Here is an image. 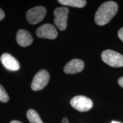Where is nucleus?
Returning <instances> with one entry per match:
<instances>
[{
  "label": "nucleus",
  "mask_w": 123,
  "mask_h": 123,
  "mask_svg": "<svg viewBox=\"0 0 123 123\" xmlns=\"http://www.w3.org/2000/svg\"><path fill=\"white\" fill-rule=\"evenodd\" d=\"M36 34L39 38L54 39L57 37L58 31L53 25L46 24L41 25L37 29Z\"/></svg>",
  "instance_id": "nucleus-7"
},
{
  "label": "nucleus",
  "mask_w": 123,
  "mask_h": 123,
  "mask_svg": "<svg viewBox=\"0 0 123 123\" xmlns=\"http://www.w3.org/2000/svg\"><path fill=\"white\" fill-rule=\"evenodd\" d=\"M10 123H22L21 122V121H18V120H13V121H12Z\"/></svg>",
  "instance_id": "nucleus-18"
},
{
  "label": "nucleus",
  "mask_w": 123,
  "mask_h": 123,
  "mask_svg": "<svg viewBox=\"0 0 123 123\" xmlns=\"http://www.w3.org/2000/svg\"><path fill=\"white\" fill-rule=\"evenodd\" d=\"M118 83H119V85L121 87L123 88V76L119 78V80H118Z\"/></svg>",
  "instance_id": "nucleus-16"
},
{
  "label": "nucleus",
  "mask_w": 123,
  "mask_h": 123,
  "mask_svg": "<svg viewBox=\"0 0 123 123\" xmlns=\"http://www.w3.org/2000/svg\"><path fill=\"white\" fill-rule=\"evenodd\" d=\"M27 117L31 123H43L36 111L30 109L27 112Z\"/></svg>",
  "instance_id": "nucleus-12"
},
{
  "label": "nucleus",
  "mask_w": 123,
  "mask_h": 123,
  "mask_svg": "<svg viewBox=\"0 0 123 123\" xmlns=\"http://www.w3.org/2000/svg\"><path fill=\"white\" fill-rule=\"evenodd\" d=\"M68 12V9L66 7H58L54 11L55 15L54 22L56 26L61 31H63L67 28Z\"/></svg>",
  "instance_id": "nucleus-3"
},
{
  "label": "nucleus",
  "mask_w": 123,
  "mask_h": 123,
  "mask_svg": "<svg viewBox=\"0 0 123 123\" xmlns=\"http://www.w3.org/2000/svg\"><path fill=\"white\" fill-rule=\"evenodd\" d=\"M61 123H69L68 122V119L66 117H64L63 119L62 120Z\"/></svg>",
  "instance_id": "nucleus-17"
},
{
  "label": "nucleus",
  "mask_w": 123,
  "mask_h": 123,
  "mask_svg": "<svg viewBox=\"0 0 123 123\" xmlns=\"http://www.w3.org/2000/svg\"><path fill=\"white\" fill-rule=\"evenodd\" d=\"M46 12L45 7L42 6H38L29 9L26 15L27 21L31 25L37 24L43 19Z\"/></svg>",
  "instance_id": "nucleus-5"
},
{
  "label": "nucleus",
  "mask_w": 123,
  "mask_h": 123,
  "mask_svg": "<svg viewBox=\"0 0 123 123\" xmlns=\"http://www.w3.org/2000/svg\"><path fill=\"white\" fill-rule=\"evenodd\" d=\"M58 2L64 6L81 8L85 6L87 1L84 0H59Z\"/></svg>",
  "instance_id": "nucleus-11"
},
{
  "label": "nucleus",
  "mask_w": 123,
  "mask_h": 123,
  "mask_svg": "<svg viewBox=\"0 0 123 123\" xmlns=\"http://www.w3.org/2000/svg\"><path fill=\"white\" fill-rule=\"evenodd\" d=\"M118 37L123 42V27L120 29L119 32H118Z\"/></svg>",
  "instance_id": "nucleus-14"
},
{
  "label": "nucleus",
  "mask_w": 123,
  "mask_h": 123,
  "mask_svg": "<svg viewBox=\"0 0 123 123\" xmlns=\"http://www.w3.org/2000/svg\"><path fill=\"white\" fill-rule=\"evenodd\" d=\"M16 40L19 45L22 47H27L32 43L33 38L29 31L21 29L17 33Z\"/></svg>",
  "instance_id": "nucleus-10"
},
{
  "label": "nucleus",
  "mask_w": 123,
  "mask_h": 123,
  "mask_svg": "<svg viewBox=\"0 0 123 123\" xmlns=\"http://www.w3.org/2000/svg\"><path fill=\"white\" fill-rule=\"evenodd\" d=\"M84 67L83 61L80 59H74L66 64L64 67V72L68 74H75L82 71Z\"/></svg>",
  "instance_id": "nucleus-8"
},
{
  "label": "nucleus",
  "mask_w": 123,
  "mask_h": 123,
  "mask_svg": "<svg viewBox=\"0 0 123 123\" xmlns=\"http://www.w3.org/2000/svg\"><path fill=\"white\" fill-rule=\"evenodd\" d=\"M117 10L118 5L114 1H107L103 3L95 14V22L98 25H105L115 16Z\"/></svg>",
  "instance_id": "nucleus-1"
},
{
  "label": "nucleus",
  "mask_w": 123,
  "mask_h": 123,
  "mask_svg": "<svg viewBox=\"0 0 123 123\" xmlns=\"http://www.w3.org/2000/svg\"><path fill=\"white\" fill-rule=\"evenodd\" d=\"M70 104L74 108L79 112L88 111L93 106V103L91 100L82 95L74 97L70 100Z\"/></svg>",
  "instance_id": "nucleus-4"
},
{
  "label": "nucleus",
  "mask_w": 123,
  "mask_h": 123,
  "mask_svg": "<svg viewBox=\"0 0 123 123\" xmlns=\"http://www.w3.org/2000/svg\"><path fill=\"white\" fill-rule=\"evenodd\" d=\"M50 75L47 71L41 70L38 71L34 77L32 81V90L34 91H39L44 88L49 83Z\"/></svg>",
  "instance_id": "nucleus-6"
},
{
  "label": "nucleus",
  "mask_w": 123,
  "mask_h": 123,
  "mask_svg": "<svg viewBox=\"0 0 123 123\" xmlns=\"http://www.w3.org/2000/svg\"><path fill=\"white\" fill-rule=\"evenodd\" d=\"M0 59L2 64L7 70L12 71H15L19 70L20 68L18 62L10 54H3Z\"/></svg>",
  "instance_id": "nucleus-9"
},
{
  "label": "nucleus",
  "mask_w": 123,
  "mask_h": 123,
  "mask_svg": "<svg viewBox=\"0 0 123 123\" xmlns=\"http://www.w3.org/2000/svg\"><path fill=\"white\" fill-rule=\"evenodd\" d=\"M5 13L3 10L0 8V21L2 20L5 17Z\"/></svg>",
  "instance_id": "nucleus-15"
},
{
  "label": "nucleus",
  "mask_w": 123,
  "mask_h": 123,
  "mask_svg": "<svg viewBox=\"0 0 123 123\" xmlns=\"http://www.w3.org/2000/svg\"><path fill=\"white\" fill-rule=\"evenodd\" d=\"M111 123H120L118 122V121H112Z\"/></svg>",
  "instance_id": "nucleus-19"
},
{
  "label": "nucleus",
  "mask_w": 123,
  "mask_h": 123,
  "mask_svg": "<svg viewBox=\"0 0 123 123\" xmlns=\"http://www.w3.org/2000/svg\"><path fill=\"white\" fill-rule=\"evenodd\" d=\"M103 61L113 67H123V55L112 50H106L101 55Z\"/></svg>",
  "instance_id": "nucleus-2"
},
{
  "label": "nucleus",
  "mask_w": 123,
  "mask_h": 123,
  "mask_svg": "<svg viewBox=\"0 0 123 123\" xmlns=\"http://www.w3.org/2000/svg\"><path fill=\"white\" fill-rule=\"evenodd\" d=\"M9 97L4 87L0 84V101L2 103H6L9 101Z\"/></svg>",
  "instance_id": "nucleus-13"
}]
</instances>
